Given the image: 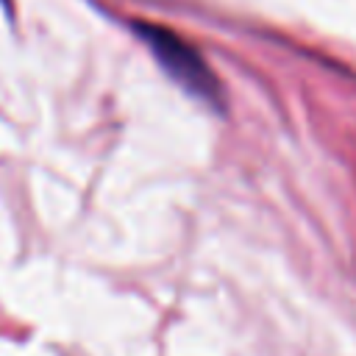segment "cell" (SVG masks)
<instances>
[{
	"instance_id": "7a4b0ae2",
	"label": "cell",
	"mask_w": 356,
	"mask_h": 356,
	"mask_svg": "<svg viewBox=\"0 0 356 356\" xmlns=\"http://www.w3.org/2000/svg\"><path fill=\"white\" fill-rule=\"evenodd\" d=\"M0 3H3V6H8V0H0Z\"/></svg>"
},
{
	"instance_id": "6da1fadb",
	"label": "cell",
	"mask_w": 356,
	"mask_h": 356,
	"mask_svg": "<svg viewBox=\"0 0 356 356\" xmlns=\"http://www.w3.org/2000/svg\"><path fill=\"white\" fill-rule=\"evenodd\" d=\"M136 31L142 36V42L150 47L153 58L164 67V72L181 83L189 95L206 100V103H217L220 100V86L214 72L209 70V64L203 61V56L178 33L161 28V25H150V22H136Z\"/></svg>"
}]
</instances>
